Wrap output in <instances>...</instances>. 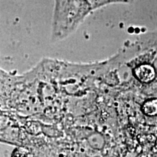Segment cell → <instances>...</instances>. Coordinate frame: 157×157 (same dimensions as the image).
<instances>
[{
	"mask_svg": "<svg viewBox=\"0 0 157 157\" xmlns=\"http://www.w3.org/2000/svg\"><path fill=\"white\" fill-rule=\"evenodd\" d=\"M25 156H28V155H27L26 153L20 151L15 152L14 154V157H25Z\"/></svg>",
	"mask_w": 157,
	"mask_h": 157,
	"instance_id": "3957f363",
	"label": "cell"
},
{
	"mask_svg": "<svg viewBox=\"0 0 157 157\" xmlns=\"http://www.w3.org/2000/svg\"><path fill=\"white\" fill-rule=\"evenodd\" d=\"M141 110L145 115L154 117L157 115V98H149L143 102Z\"/></svg>",
	"mask_w": 157,
	"mask_h": 157,
	"instance_id": "7a4b0ae2",
	"label": "cell"
},
{
	"mask_svg": "<svg viewBox=\"0 0 157 157\" xmlns=\"http://www.w3.org/2000/svg\"><path fill=\"white\" fill-rule=\"evenodd\" d=\"M134 0H86L90 10L93 12L95 10L101 8L104 6L114 3H128L132 2Z\"/></svg>",
	"mask_w": 157,
	"mask_h": 157,
	"instance_id": "6da1fadb",
	"label": "cell"
}]
</instances>
